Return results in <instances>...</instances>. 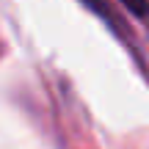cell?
<instances>
[{"label": "cell", "mask_w": 149, "mask_h": 149, "mask_svg": "<svg viewBox=\"0 0 149 149\" xmlns=\"http://www.w3.org/2000/svg\"><path fill=\"white\" fill-rule=\"evenodd\" d=\"M124 6H127L133 14H138V17H146L149 14V0H122Z\"/></svg>", "instance_id": "1"}]
</instances>
